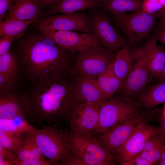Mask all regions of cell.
<instances>
[{"instance_id":"cell-1","label":"cell","mask_w":165,"mask_h":165,"mask_svg":"<svg viewBox=\"0 0 165 165\" xmlns=\"http://www.w3.org/2000/svg\"><path fill=\"white\" fill-rule=\"evenodd\" d=\"M37 30L20 38L15 53L22 73L34 82L54 72L67 71L69 61L68 52Z\"/></svg>"},{"instance_id":"cell-2","label":"cell","mask_w":165,"mask_h":165,"mask_svg":"<svg viewBox=\"0 0 165 165\" xmlns=\"http://www.w3.org/2000/svg\"><path fill=\"white\" fill-rule=\"evenodd\" d=\"M67 71L54 72L34 83L29 97L33 121L50 122L67 112L77 103L74 81Z\"/></svg>"},{"instance_id":"cell-3","label":"cell","mask_w":165,"mask_h":165,"mask_svg":"<svg viewBox=\"0 0 165 165\" xmlns=\"http://www.w3.org/2000/svg\"><path fill=\"white\" fill-rule=\"evenodd\" d=\"M66 138L70 152L81 159L83 165L114 164L113 156L90 133H66Z\"/></svg>"},{"instance_id":"cell-4","label":"cell","mask_w":165,"mask_h":165,"mask_svg":"<svg viewBox=\"0 0 165 165\" xmlns=\"http://www.w3.org/2000/svg\"><path fill=\"white\" fill-rule=\"evenodd\" d=\"M103 46L96 47L79 52L75 64L68 70L72 76L96 79L108 68L116 55Z\"/></svg>"},{"instance_id":"cell-5","label":"cell","mask_w":165,"mask_h":165,"mask_svg":"<svg viewBox=\"0 0 165 165\" xmlns=\"http://www.w3.org/2000/svg\"><path fill=\"white\" fill-rule=\"evenodd\" d=\"M32 134L43 156L53 165L61 164L70 155L66 134L55 127L45 126L41 129L35 128Z\"/></svg>"},{"instance_id":"cell-6","label":"cell","mask_w":165,"mask_h":165,"mask_svg":"<svg viewBox=\"0 0 165 165\" xmlns=\"http://www.w3.org/2000/svg\"><path fill=\"white\" fill-rule=\"evenodd\" d=\"M138 111V105L132 99L113 97L100 106L99 119L93 131L101 134L115 126Z\"/></svg>"},{"instance_id":"cell-7","label":"cell","mask_w":165,"mask_h":165,"mask_svg":"<svg viewBox=\"0 0 165 165\" xmlns=\"http://www.w3.org/2000/svg\"><path fill=\"white\" fill-rule=\"evenodd\" d=\"M33 25L68 52H79L103 45L97 38L90 34L56 30L37 22L34 23Z\"/></svg>"},{"instance_id":"cell-8","label":"cell","mask_w":165,"mask_h":165,"mask_svg":"<svg viewBox=\"0 0 165 165\" xmlns=\"http://www.w3.org/2000/svg\"><path fill=\"white\" fill-rule=\"evenodd\" d=\"M114 16L117 25L131 44L137 43L145 37L154 27L156 20L155 14L142 10Z\"/></svg>"},{"instance_id":"cell-9","label":"cell","mask_w":165,"mask_h":165,"mask_svg":"<svg viewBox=\"0 0 165 165\" xmlns=\"http://www.w3.org/2000/svg\"><path fill=\"white\" fill-rule=\"evenodd\" d=\"M89 27L90 33L108 50L118 51L126 44L105 13L97 7L90 9Z\"/></svg>"},{"instance_id":"cell-10","label":"cell","mask_w":165,"mask_h":165,"mask_svg":"<svg viewBox=\"0 0 165 165\" xmlns=\"http://www.w3.org/2000/svg\"><path fill=\"white\" fill-rule=\"evenodd\" d=\"M133 50V66L120 89L123 94V96L132 99L141 92L147 85L151 75L144 46Z\"/></svg>"},{"instance_id":"cell-11","label":"cell","mask_w":165,"mask_h":165,"mask_svg":"<svg viewBox=\"0 0 165 165\" xmlns=\"http://www.w3.org/2000/svg\"><path fill=\"white\" fill-rule=\"evenodd\" d=\"M145 121V116L138 111L101 133L100 141L111 154H116L137 128Z\"/></svg>"},{"instance_id":"cell-12","label":"cell","mask_w":165,"mask_h":165,"mask_svg":"<svg viewBox=\"0 0 165 165\" xmlns=\"http://www.w3.org/2000/svg\"><path fill=\"white\" fill-rule=\"evenodd\" d=\"M15 116L33 121L29 97L20 87L0 94V118Z\"/></svg>"},{"instance_id":"cell-13","label":"cell","mask_w":165,"mask_h":165,"mask_svg":"<svg viewBox=\"0 0 165 165\" xmlns=\"http://www.w3.org/2000/svg\"><path fill=\"white\" fill-rule=\"evenodd\" d=\"M159 130V127L149 124L146 121L141 123L117 152L116 154L119 162L127 165L139 155L148 139Z\"/></svg>"},{"instance_id":"cell-14","label":"cell","mask_w":165,"mask_h":165,"mask_svg":"<svg viewBox=\"0 0 165 165\" xmlns=\"http://www.w3.org/2000/svg\"><path fill=\"white\" fill-rule=\"evenodd\" d=\"M37 22L56 30L72 31L91 34L89 16L83 12L46 15Z\"/></svg>"},{"instance_id":"cell-15","label":"cell","mask_w":165,"mask_h":165,"mask_svg":"<svg viewBox=\"0 0 165 165\" xmlns=\"http://www.w3.org/2000/svg\"><path fill=\"white\" fill-rule=\"evenodd\" d=\"M101 106L88 103L77 104L71 118V133L84 134L93 131L98 123Z\"/></svg>"},{"instance_id":"cell-16","label":"cell","mask_w":165,"mask_h":165,"mask_svg":"<svg viewBox=\"0 0 165 165\" xmlns=\"http://www.w3.org/2000/svg\"><path fill=\"white\" fill-rule=\"evenodd\" d=\"M74 84L75 94L78 104L88 103L101 105L106 101L96 79L76 77Z\"/></svg>"},{"instance_id":"cell-17","label":"cell","mask_w":165,"mask_h":165,"mask_svg":"<svg viewBox=\"0 0 165 165\" xmlns=\"http://www.w3.org/2000/svg\"><path fill=\"white\" fill-rule=\"evenodd\" d=\"M8 11L5 20H39L45 12L35 0H15Z\"/></svg>"},{"instance_id":"cell-18","label":"cell","mask_w":165,"mask_h":165,"mask_svg":"<svg viewBox=\"0 0 165 165\" xmlns=\"http://www.w3.org/2000/svg\"><path fill=\"white\" fill-rule=\"evenodd\" d=\"M157 39L153 36L144 46L151 75L156 78L165 66V50L157 45Z\"/></svg>"},{"instance_id":"cell-19","label":"cell","mask_w":165,"mask_h":165,"mask_svg":"<svg viewBox=\"0 0 165 165\" xmlns=\"http://www.w3.org/2000/svg\"><path fill=\"white\" fill-rule=\"evenodd\" d=\"M134 62L133 50L127 44L117 51L113 61L112 68L122 85L130 73Z\"/></svg>"},{"instance_id":"cell-20","label":"cell","mask_w":165,"mask_h":165,"mask_svg":"<svg viewBox=\"0 0 165 165\" xmlns=\"http://www.w3.org/2000/svg\"><path fill=\"white\" fill-rule=\"evenodd\" d=\"M0 74L8 79L20 82L21 65L18 57L11 49L0 55Z\"/></svg>"},{"instance_id":"cell-21","label":"cell","mask_w":165,"mask_h":165,"mask_svg":"<svg viewBox=\"0 0 165 165\" xmlns=\"http://www.w3.org/2000/svg\"><path fill=\"white\" fill-rule=\"evenodd\" d=\"M14 165L27 159L46 158L35 141L32 132L23 135L20 145L17 151L14 153Z\"/></svg>"},{"instance_id":"cell-22","label":"cell","mask_w":165,"mask_h":165,"mask_svg":"<svg viewBox=\"0 0 165 165\" xmlns=\"http://www.w3.org/2000/svg\"><path fill=\"white\" fill-rule=\"evenodd\" d=\"M113 60L107 68L96 79L106 101L114 97L122 85V82L113 71Z\"/></svg>"},{"instance_id":"cell-23","label":"cell","mask_w":165,"mask_h":165,"mask_svg":"<svg viewBox=\"0 0 165 165\" xmlns=\"http://www.w3.org/2000/svg\"><path fill=\"white\" fill-rule=\"evenodd\" d=\"M98 6L93 0H59L52 8L45 12V15L72 13Z\"/></svg>"},{"instance_id":"cell-24","label":"cell","mask_w":165,"mask_h":165,"mask_svg":"<svg viewBox=\"0 0 165 165\" xmlns=\"http://www.w3.org/2000/svg\"><path fill=\"white\" fill-rule=\"evenodd\" d=\"M142 0H106L98 7L112 14L119 15L141 9Z\"/></svg>"},{"instance_id":"cell-25","label":"cell","mask_w":165,"mask_h":165,"mask_svg":"<svg viewBox=\"0 0 165 165\" xmlns=\"http://www.w3.org/2000/svg\"><path fill=\"white\" fill-rule=\"evenodd\" d=\"M38 20H4L0 22V36L13 37L15 38L16 39H19L25 35L26 31L30 24Z\"/></svg>"},{"instance_id":"cell-26","label":"cell","mask_w":165,"mask_h":165,"mask_svg":"<svg viewBox=\"0 0 165 165\" xmlns=\"http://www.w3.org/2000/svg\"><path fill=\"white\" fill-rule=\"evenodd\" d=\"M35 128L26 119L20 116L0 118V130L22 135Z\"/></svg>"},{"instance_id":"cell-27","label":"cell","mask_w":165,"mask_h":165,"mask_svg":"<svg viewBox=\"0 0 165 165\" xmlns=\"http://www.w3.org/2000/svg\"><path fill=\"white\" fill-rule=\"evenodd\" d=\"M23 135L0 130V144L14 153L20 145Z\"/></svg>"},{"instance_id":"cell-28","label":"cell","mask_w":165,"mask_h":165,"mask_svg":"<svg viewBox=\"0 0 165 165\" xmlns=\"http://www.w3.org/2000/svg\"><path fill=\"white\" fill-rule=\"evenodd\" d=\"M163 6L159 0H144L143 1L141 10L150 14H155L162 9Z\"/></svg>"},{"instance_id":"cell-29","label":"cell","mask_w":165,"mask_h":165,"mask_svg":"<svg viewBox=\"0 0 165 165\" xmlns=\"http://www.w3.org/2000/svg\"><path fill=\"white\" fill-rule=\"evenodd\" d=\"M165 141V139L159 131L151 137L146 141L143 151H150Z\"/></svg>"},{"instance_id":"cell-30","label":"cell","mask_w":165,"mask_h":165,"mask_svg":"<svg viewBox=\"0 0 165 165\" xmlns=\"http://www.w3.org/2000/svg\"><path fill=\"white\" fill-rule=\"evenodd\" d=\"M52 163L47 159L31 158L24 160L17 163L16 165H51Z\"/></svg>"},{"instance_id":"cell-31","label":"cell","mask_w":165,"mask_h":165,"mask_svg":"<svg viewBox=\"0 0 165 165\" xmlns=\"http://www.w3.org/2000/svg\"><path fill=\"white\" fill-rule=\"evenodd\" d=\"M16 39L14 37H1L0 38V55L8 52L13 42Z\"/></svg>"},{"instance_id":"cell-32","label":"cell","mask_w":165,"mask_h":165,"mask_svg":"<svg viewBox=\"0 0 165 165\" xmlns=\"http://www.w3.org/2000/svg\"><path fill=\"white\" fill-rule=\"evenodd\" d=\"M15 0H0V22L5 19L6 12Z\"/></svg>"},{"instance_id":"cell-33","label":"cell","mask_w":165,"mask_h":165,"mask_svg":"<svg viewBox=\"0 0 165 165\" xmlns=\"http://www.w3.org/2000/svg\"><path fill=\"white\" fill-rule=\"evenodd\" d=\"M35 0L41 7L46 12L54 6L59 0Z\"/></svg>"},{"instance_id":"cell-34","label":"cell","mask_w":165,"mask_h":165,"mask_svg":"<svg viewBox=\"0 0 165 165\" xmlns=\"http://www.w3.org/2000/svg\"><path fill=\"white\" fill-rule=\"evenodd\" d=\"M127 165H151V164L148 162L139 155L128 163Z\"/></svg>"},{"instance_id":"cell-35","label":"cell","mask_w":165,"mask_h":165,"mask_svg":"<svg viewBox=\"0 0 165 165\" xmlns=\"http://www.w3.org/2000/svg\"><path fill=\"white\" fill-rule=\"evenodd\" d=\"M156 36L157 39L165 45V29L161 28Z\"/></svg>"},{"instance_id":"cell-36","label":"cell","mask_w":165,"mask_h":165,"mask_svg":"<svg viewBox=\"0 0 165 165\" xmlns=\"http://www.w3.org/2000/svg\"><path fill=\"white\" fill-rule=\"evenodd\" d=\"M161 122L159 128V132L165 139V118L161 119Z\"/></svg>"},{"instance_id":"cell-37","label":"cell","mask_w":165,"mask_h":165,"mask_svg":"<svg viewBox=\"0 0 165 165\" xmlns=\"http://www.w3.org/2000/svg\"><path fill=\"white\" fill-rule=\"evenodd\" d=\"M160 24L161 28L165 29V12L160 14Z\"/></svg>"},{"instance_id":"cell-38","label":"cell","mask_w":165,"mask_h":165,"mask_svg":"<svg viewBox=\"0 0 165 165\" xmlns=\"http://www.w3.org/2000/svg\"><path fill=\"white\" fill-rule=\"evenodd\" d=\"M157 165H165V150L162 154Z\"/></svg>"},{"instance_id":"cell-39","label":"cell","mask_w":165,"mask_h":165,"mask_svg":"<svg viewBox=\"0 0 165 165\" xmlns=\"http://www.w3.org/2000/svg\"><path fill=\"white\" fill-rule=\"evenodd\" d=\"M156 79L158 81L165 80V66L160 75Z\"/></svg>"},{"instance_id":"cell-40","label":"cell","mask_w":165,"mask_h":165,"mask_svg":"<svg viewBox=\"0 0 165 165\" xmlns=\"http://www.w3.org/2000/svg\"><path fill=\"white\" fill-rule=\"evenodd\" d=\"M94 0L98 5V6L103 4L106 0Z\"/></svg>"},{"instance_id":"cell-41","label":"cell","mask_w":165,"mask_h":165,"mask_svg":"<svg viewBox=\"0 0 165 165\" xmlns=\"http://www.w3.org/2000/svg\"><path fill=\"white\" fill-rule=\"evenodd\" d=\"M164 103L165 104L162 111L161 119L165 118V102Z\"/></svg>"},{"instance_id":"cell-42","label":"cell","mask_w":165,"mask_h":165,"mask_svg":"<svg viewBox=\"0 0 165 165\" xmlns=\"http://www.w3.org/2000/svg\"><path fill=\"white\" fill-rule=\"evenodd\" d=\"M159 1L163 7L165 6V0H159Z\"/></svg>"},{"instance_id":"cell-43","label":"cell","mask_w":165,"mask_h":165,"mask_svg":"<svg viewBox=\"0 0 165 165\" xmlns=\"http://www.w3.org/2000/svg\"><path fill=\"white\" fill-rule=\"evenodd\" d=\"M165 12V6L163 7L162 9L159 12V14H160L161 13H163V12Z\"/></svg>"}]
</instances>
